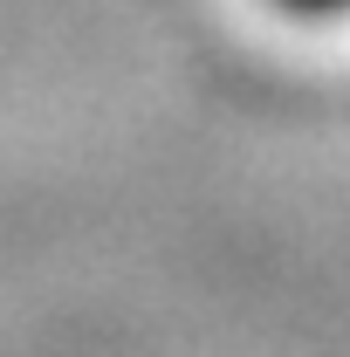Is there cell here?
Masks as SVG:
<instances>
[{
  "instance_id": "1",
  "label": "cell",
  "mask_w": 350,
  "mask_h": 357,
  "mask_svg": "<svg viewBox=\"0 0 350 357\" xmlns=\"http://www.w3.org/2000/svg\"><path fill=\"white\" fill-rule=\"evenodd\" d=\"M282 21H303V28H337L350 21V0H268Z\"/></svg>"
}]
</instances>
